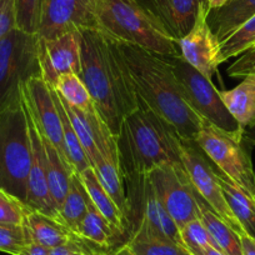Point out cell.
Instances as JSON below:
<instances>
[{"mask_svg":"<svg viewBox=\"0 0 255 255\" xmlns=\"http://www.w3.org/2000/svg\"><path fill=\"white\" fill-rule=\"evenodd\" d=\"M139 102L153 110L183 140L194 141L207 120L184 98L165 55L117 41Z\"/></svg>","mask_w":255,"mask_h":255,"instance_id":"1","label":"cell"},{"mask_svg":"<svg viewBox=\"0 0 255 255\" xmlns=\"http://www.w3.org/2000/svg\"><path fill=\"white\" fill-rule=\"evenodd\" d=\"M80 33V73L102 119L115 136L123 120L138 108V97L117 43L97 28Z\"/></svg>","mask_w":255,"mask_h":255,"instance_id":"2","label":"cell"},{"mask_svg":"<svg viewBox=\"0 0 255 255\" xmlns=\"http://www.w3.org/2000/svg\"><path fill=\"white\" fill-rule=\"evenodd\" d=\"M178 140L175 131L138 100V108L124 118L117 135L123 176L180 163Z\"/></svg>","mask_w":255,"mask_h":255,"instance_id":"3","label":"cell"},{"mask_svg":"<svg viewBox=\"0 0 255 255\" xmlns=\"http://www.w3.org/2000/svg\"><path fill=\"white\" fill-rule=\"evenodd\" d=\"M98 30L110 39L160 55H180L178 41L136 3V0H94Z\"/></svg>","mask_w":255,"mask_h":255,"instance_id":"4","label":"cell"},{"mask_svg":"<svg viewBox=\"0 0 255 255\" xmlns=\"http://www.w3.org/2000/svg\"><path fill=\"white\" fill-rule=\"evenodd\" d=\"M31 145L23 97L0 112V188L25 204Z\"/></svg>","mask_w":255,"mask_h":255,"instance_id":"5","label":"cell"},{"mask_svg":"<svg viewBox=\"0 0 255 255\" xmlns=\"http://www.w3.org/2000/svg\"><path fill=\"white\" fill-rule=\"evenodd\" d=\"M194 141L223 174L255 199L252 150L243 129L228 131L205 122Z\"/></svg>","mask_w":255,"mask_h":255,"instance_id":"6","label":"cell"},{"mask_svg":"<svg viewBox=\"0 0 255 255\" xmlns=\"http://www.w3.org/2000/svg\"><path fill=\"white\" fill-rule=\"evenodd\" d=\"M41 77L38 56V36L20 29L0 40V112L23 97V85Z\"/></svg>","mask_w":255,"mask_h":255,"instance_id":"7","label":"cell"},{"mask_svg":"<svg viewBox=\"0 0 255 255\" xmlns=\"http://www.w3.org/2000/svg\"><path fill=\"white\" fill-rule=\"evenodd\" d=\"M125 194L128 200L127 235L128 240L139 227L168 238L183 247L178 225L164 209L148 174L124 175Z\"/></svg>","mask_w":255,"mask_h":255,"instance_id":"8","label":"cell"},{"mask_svg":"<svg viewBox=\"0 0 255 255\" xmlns=\"http://www.w3.org/2000/svg\"><path fill=\"white\" fill-rule=\"evenodd\" d=\"M166 56V55H165ZM170 63L184 98L191 109L207 122L228 131L239 130L242 128L228 112L220 98L219 90L213 82L200 74L181 55L166 56Z\"/></svg>","mask_w":255,"mask_h":255,"instance_id":"9","label":"cell"},{"mask_svg":"<svg viewBox=\"0 0 255 255\" xmlns=\"http://www.w3.org/2000/svg\"><path fill=\"white\" fill-rule=\"evenodd\" d=\"M178 149L181 165L188 173L189 179L198 194L238 234H244L242 227L228 207L218 179V170L214 169L210 159L195 141L183 140L179 138Z\"/></svg>","mask_w":255,"mask_h":255,"instance_id":"10","label":"cell"},{"mask_svg":"<svg viewBox=\"0 0 255 255\" xmlns=\"http://www.w3.org/2000/svg\"><path fill=\"white\" fill-rule=\"evenodd\" d=\"M150 183L179 230L198 218L194 186L181 163L165 164L148 174Z\"/></svg>","mask_w":255,"mask_h":255,"instance_id":"11","label":"cell"},{"mask_svg":"<svg viewBox=\"0 0 255 255\" xmlns=\"http://www.w3.org/2000/svg\"><path fill=\"white\" fill-rule=\"evenodd\" d=\"M90 28H97L94 0H44L36 36L48 40Z\"/></svg>","mask_w":255,"mask_h":255,"instance_id":"12","label":"cell"},{"mask_svg":"<svg viewBox=\"0 0 255 255\" xmlns=\"http://www.w3.org/2000/svg\"><path fill=\"white\" fill-rule=\"evenodd\" d=\"M21 93L24 103L30 112L41 135L53 144L63 160L72 168L64 148L60 115L50 85L41 77H34L23 85Z\"/></svg>","mask_w":255,"mask_h":255,"instance_id":"13","label":"cell"},{"mask_svg":"<svg viewBox=\"0 0 255 255\" xmlns=\"http://www.w3.org/2000/svg\"><path fill=\"white\" fill-rule=\"evenodd\" d=\"M209 10L210 8L207 6L200 11L193 29L178 44L180 55L200 74L212 80L223 60L220 41L207 20Z\"/></svg>","mask_w":255,"mask_h":255,"instance_id":"14","label":"cell"},{"mask_svg":"<svg viewBox=\"0 0 255 255\" xmlns=\"http://www.w3.org/2000/svg\"><path fill=\"white\" fill-rule=\"evenodd\" d=\"M80 33L69 31L53 39L38 38V56L41 78L53 87L64 74L80 73Z\"/></svg>","mask_w":255,"mask_h":255,"instance_id":"15","label":"cell"},{"mask_svg":"<svg viewBox=\"0 0 255 255\" xmlns=\"http://www.w3.org/2000/svg\"><path fill=\"white\" fill-rule=\"evenodd\" d=\"M24 100V99H23ZM28 120L29 135H30L31 145V163L28 179V195H26L25 205L33 210L44 213L58 219V209L51 198L50 189L48 183V173H46V158L44 149L43 138L31 117L30 112L24 103Z\"/></svg>","mask_w":255,"mask_h":255,"instance_id":"16","label":"cell"},{"mask_svg":"<svg viewBox=\"0 0 255 255\" xmlns=\"http://www.w3.org/2000/svg\"><path fill=\"white\" fill-rule=\"evenodd\" d=\"M136 3L176 41L193 29L200 11L209 6L208 0H136Z\"/></svg>","mask_w":255,"mask_h":255,"instance_id":"17","label":"cell"},{"mask_svg":"<svg viewBox=\"0 0 255 255\" xmlns=\"http://www.w3.org/2000/svg\"><path fill=\"white\" fill-rule=\"evenodd\" d=\"M23 225L28 234L29 242L41 245L48 250L67 244L77 235L56 218L28 207Z\"/></svg>","mask_w":255,"mask_h":255,"instance_id":"18","label":"cell"},{"mask_svg":"<svg viewBox=\"0 0 255 255\" xmlns=\"http://www.w3.org/2000/svg\"><path fill=\"white\" fill-rule=\"evenodd\" d=\"M255 15V0H228L218 9H210L208 24L222 43L248 19Z\"/></svg>","mask_w":255,"mask_h":255,"instance_id":"19","label":"cell"},{"mask_svg":"<svg viewBox=\"0 0 255 255\" xmlns=\"http://www.w3.org/2000/svg\"><path fill=\"white\" fill-rule=\"evenodd\" d=\"M75 234L108 254L127 244L122 235L108 223L92 202Z\"/></svg>","mask_w":255,"mask_h":255,"instance_id":"20","label":"cell"},{"mask_svg":"<svg viewBox=\"0 0 255 255\" xmlns=\"http://www.w3.org/2000/svg\"><path fill=\"white\" fill-rule=\"evenodd\" d=\"M78 176H79L92 204L99 210L100 214L108 220V223L122 235L125 243H128L127 223H125L124 217L120 213L119 208L117 207L114 200L112 199V197L108 194V191L103 188L94 169L90 166V168L85 169L84 171L78 174Z\"/></svg>","mask_w":255,"mask_h":255,"instance_id":"21","label":"cell"},{"mask_svg":"<svg viewBox=\"0 0 255 255\" xmlns=\"http://www.w3.org/2000/svg\"><path fill=\"white\" fill-rule=\"evenodd\" d=\"M194 195L198 205V218L205 225L217 247L227 255H243L240 235L208 205L195 189Z\"/></svg>","mask_w":255,"mask_h":255,"instance_id":"22","label":"cell"},{"mask_svg":"<svg viewBox=\"0 0 255 255\" xmlns=\"http://www.w3.org/2000/svg\"><path fill=\"white\" fill-rule=\"evenodd\" d=\"M219 94L243 130L255 122V75L245 77L233 89L219 90Z\"/></svg>","mask_w":255,"mask_h":255,"instance_id":"23","label":"cell"},{"mask_svg":"<svg viewBox=\"0 0 255 255\" xmlns=\"http://www.w3.org/2000/svg\"><path fill=\"white\" fill-rule=\"evenodd\" d=\"M218 179L228 207L240 224L243 232L249 237L255 238V199L220 170L218 171Z\"/></svg>","mask_w":255,"mask_h":255,"instance_id":"24","label":"cell"},{"mask_svg":"<svg viewBox=\"0 0 255 255\" xmlns=\"http://www.w3.org/2000/svg\"><path fill=\"white\" fill-rule=\"evenodd\" d=\"M41 138H43L44 149H45L49 189H50L54 204H55L56 209L59 210L64 198L69 190L73 175L77 173H74V170L63 160L59 151L54 148V145L48 139L44 138L43 135H41Z\"/></svg>","mask_w":255,"mask_h":255,"instance_id":"25","label":"cell"},{"mask_svg":"<svg viewBox=\"0 0 255 255\" xmlns=\"http://www.w3.org/2000/svg\"><path fill=\"white\" fill-rule=\"evenodd\" d=\"M92 168L94 169L103 188L108 191V194L112 197L117 207L119 208L127 223L128 200L127 194H125L124 176H123L120 165L99 154L93 163Z\"/></svg>","mask_w":255,"mask_h":255,"instance_id":"26","label":"cell"},{"mask_svg":"<svg viewBox=\"0 0 255 255\" xmlns=\"http://www.w3.org/2000/svg\"><path fill=\"white\" fill-rule=\"evenodd\" d=\"M90 199L78 174H74L72 184L58 210V219L72 232H77L83 218L89 209Z\"/></svg>","mask_w":255,"mask_h":255,"instance_id":"27","label":"cell"},{"mask_svg":"<svg viewBox=\"0 0 255 255\" xmlns=\"http://www.w3.org/2000/svg\"><path fill=\"white\" fill-rule=\"evenodd\" d=\"M128 247L135 255H186L188 250L168 238L150 232L148 228L139 227L128 240Z\"/></svg>","mask_w":255,"mask_h":255,"instance_id":"28","label":"cell"},{"mask_svg":"<svg viewBox=\"0 0 255 255\" xmlns=\"http://www.w3.org/2000/svg\"><path fill=\"white\" fill-rule=\"evenodd\" d=\"M61 103H63L64 110L68 114V118H69L70 123L74 128L75 133L78 134V138H79L80 143L84 148L85 154L90 161V165H93L97 156L99 155L97 144H95V119H97L99 113L97 109L93 110V112H84V110L72 107V105L64 102L63 99H61Z\"/></svg>","mask_w":255,"mask_h":255,"instance_id":"29","label":"cell"},{"mask_svg":"<svg viewBox=\"0 0 255 255\" xmlns=\"http://www.w3.org/2000/svg\"><path fill=\"white\" fill-rule=\"evenodd\" d=\"M51 93H53V97L56 103V108H58L59 115H60L61 128H63L64 148H65L68 160H69L73 170L77 174H79L84 171L85 169L90 168L92 165H90L89 159H88L84 148H83L82 143H80L79 138H78V134L75 133L74 128H73L72 123H70L69 118H68V114L64 110L60 97H59V94L53 88H51Z\"/></svg>","mask_w":255,"mask_h":255,"instance_id":"30","label":"cell"},{"mask_svg":"<svg viewBox=\"0 0 255 255\" xmlns=\"http://www.w3.org/2000/svg\"><path fill=\"white\" fill-rule=\"evenodd\" d=\"M51 88L60 95L64 102L72 107L84 110V112L95 110L92 95L88 88L85 87L82 78L78 74L69 73V74L61 75Z\"/></svg>","mask_w":255,"mask_h":255,"instance_id":"31","label":"cell"},{"mask_svg":"<svg viewBox=\"0 0 255 255\" xmlns=\"http://www.w3.org/2000/svg\"><path fill=\"white\" fill-rule=\"evenodd\" d=\"M253 48H255V15L248 19L234 33L220 43L223 63L232 58H238Z\"/></svg>","mask_w":255,"mask_h":255,"instance_id":"32","label":"cell"},{"mask_svg":"<svg viewBox=\"0 0 255 255\" xmlns=\"http://www.w3.org/2000/svg\"><path fill=\"white\" fill-rule=\"evenodd\" d=\"M43 4L44 0H15L16 28L36 35Z\"/></svg>","mask_w":255,"mask_h":255,"instance_id":"33","label":"cell"},{"mask_svg":"<svg viewBox=\"0 0 255 255\" xmlns=\"http://www.w3.org/2000/svg\"><path fill=\"white\" fill-rule=\"evenodd\" d=\"M180 238L183 242V247L188 252L197 249H203L207 247H217L215 242L213 240L212 235L209 234L205 225L203 224L199 218L186 223L180 229ZM219 249V248H218Z\"/></svg>","mask_w":255,"mask_h":255,"instance_id":"34","label":"cell"},{"mask_svg":"<svg viewBox=\"0 0 255 255\" xmlns=\"http://www.w3.org/2000/svg\"><path fill=\"white\" fill-rule=\"evenodd\" d=\"M29 243L24 225L0 223V252L10 255H19Z\"/></svg>","mask_w":255,"mask_h":255,"instance_id":"35","label":"cell"},{"mask_svg":"<svg viewBox=\"0 0 255 255\" xmlns=\"http://www.w3.org/2000/svg\"><path fill=\"white\" fill-rule=\"evenodd\" d=\"M26 205L0 188V223L23 225Z\"/></svg>","mask_w":255,"mask_h":255,"instance_id":"36","label":"cell"},{"mask_svg":"<svg viewBox=\"0 0 255 255\" xmlns=\"http://www.w3.org/2000/svg\"><path fill=\"white\" fill-rule=\"evenodd\" d=\"M228 75L232 78H245L255 75V48L245 51L228 68Z\"/></svg>","mask_w":255,"mask_h":255,"instance_id":"37","label":"cell"},{"mask_svg":"<svg viewBox=\"0 0 255 255\" xmlns=\"http://www.w3.org/2000/svg\"><path fill=\"white\" fill-rule=\"evenodd\" d=\"M16 29L15 0H0V40Z\"/></svg>","mask_w":255,"mask_h":255,"instance_id":"38","label":"cell"},{"mask_svg":"<svg viewBox=\"0 0 255 255\" xmlns=\"http://www.w3.org/2000/svg\"><path fill=\"white\" fill-rule=\"evenodd\" d=\"M19 255H49V250L45 249L41 245L35 244L33 242H29Z\"/></svg>","mask_w":255,"mask_h":255,"instance_id":"39","label":"cell"},{"mask_svg":"<svg viewBox=\"0 0 255 255\" xmlns=\"http://www.w3.org/2000/svg\"><path fill=\"white\" fill-rule=\"evenodd\" d=\"M243 255H255V238L249 237L248 234H240Z\"/></svg>","mask_w":255,"mask_h":255,"instance_id":"40","label":"cell"},{"mask_svg":"<svg viewBox=\"0 0 255 255\" xmlns=\"http://www.w3.org/2000/svg\"><path fill=\"white\" fill-rule=\"evenodd\" d=\"M191 255H227L224 252H222L220 249L215 247H207L203 248V249H197V250H191Z\"/></svg>","mask_w":255,"mask_h":255,"instance_id":"41","label":"cell"},{"mask_svg":"<svg viewBox=\"0 0 255 255\" xmlns=\"http://www.w3.org/2000/svg\"><path fill=\"white\" fill-rule=\"evenodd\" d=\"M244 138L250 145H255V122L244 129Z\"/></svg>","mask_w":255,"mask_h":255,"instance_id":"42","label":"cell"},{"mask_svg":"<svg viewBox=\"0 0 255 255\" xmlns=\"http://www.w3.org/2000/svg\"><path fill=\"white\" fill-rule=\"evenodd\" d=\"M108 255H135V254H134L133 250H131L130 248L128 247V244H124Z\"/></svg>","mask_w":255,"mask_h":255,"instance_id":"43","label":"cell"},{"mask_svg":"<svg viewBox=\"0 0 255 255\" xmlns=\"http://www.w3.org/2000/svg\"><path fill=\"white\" fill-rule=\"evenodd\" d=\"M228 0H208V3H209V8L210 9H218L220 6L224 5L227 3Z\"/></svg>","mask_w":255,"mask_h":255,"instance_id":"44","label":"cell"},{"mask_svg":"<svg viewBox=\"0 0 255 255\" xmlns=\"http://www.w3.org/2000/svg\"><path fill=\"white\" fill-rule=\"evenodd\" d=\"M68 255H99V254H94V253H89V252H83V250H78V252H72L70 254Z\"/></svg>","mask_w":255,"mask_h":255,"instance_id":"45","label":"cell"},{"mask_svg":"<svg viewBox=\"0 0 255 255\" xmlns=\"http://www.w3.org/2000/svg\"><path fill=\"white\" fill-rule=\"evenodd\" d=\"M186 255H191V254H190V253H189V252H188V254H186Z\"/></svg>","mask_w":255,"mask_h":255,"instance_id":"46","label":"cell"}]
</instances>
